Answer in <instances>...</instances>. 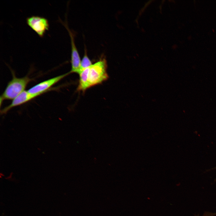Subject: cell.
Wrapping results in <instances>:
<instances>
[{"label": "cell", "instance_id": "obj_3", "mask_svg": "<svg viewBox=\"0 0 216 216\" xmlns=\"http://www.w3.org/2000/svg\"><path fill=\"white\" fill-rule=\"evenodd\" d=\"M26 20L28 26L40 37H43L46 32L49 30V22L45 17L33 16L27 17Z\"/></svg>", "mask_w": 216, "mask_h": 216}, {"label": "cell", "instance_id": "obj_9", "mask_svg": "<svg viewBox=\"0 0 216 216\" xmlns=\"http://www.w3.org/2000/svg\"><path fill=\"white\" fill-rule=\"evenodd\" d=\"M216 215V213H214V214H209V213H206L204 214V216H214L215 215Z\"/></svg>", "mask_w": 216, "mask_h": 216}, {"label": "cell", "instance_id": "obj_8", "mask_svg": "<svg viewBox=\"0 0 216 216\" xmlns=\"http://www.w3.org/2000/svg\"><path fill=\"white\" fill-rule=\"evenodd\" d=\"M84 50V55L81 60L80 73L92 64L91 61L88 56L87 51L85 48Z\"/></svg>", "mask_w": 216, "mask_h": 216}, {"label": "cell", "instance_id": "obj_2", "mask_svg": "<svg viewBox=\"0 0 216 216\" xmlns=\"http://www.w3.org/2000/svg\"><path fill=\"white\" fill-rule=\"evenodd\" d=\"M107 67L106 60L102 58L89 67L88 77L90 87L100 84L108 79Z\"/></svg>", "mask_w": 216, "mask_h": 216}, {"label": "cell", "instance_id": "obj_6", "mask_svg": "<svg viewBox=\"0 0 216 216\" xmlns=\"http://www.w3.org/2000/svg\"><path fill=\"white\" fill-rule=\"evenodd\" d=\"M40 95L38 94L30 93L28 91H24L13 99L9 105L1 110V113L5 114L12 108L27 102Z\"/></svg>", "mask_w": 216, "mask_h": 216}, {"label": "cell", "instance_id": "obj_4", "mask_svg": "<svg viewBox=\"0 0 216 216\" xmlns=\"http://www.w3.org/2000/svg\"><path fill=\"white\" fill-rule=\"evenodd\" d=\"M70 73L69 72L43 81L32 87L28 91L30 93L41 95L48 92L50 89H51L52 86Z\"/></svg>", "mask_w": 216, "mask_h": 216}, {"label": "cell", "instance_id": "obj_7", "mask_svg": "<svg viewBox=\"0 0 216 216\" xmlns=\"http://www.w3.org/2000/svg\"><path fill=\"white\" fill-rule=\"evenodd\" d=\"M89 67L85 69L79 74L80 80L77 88V90L78 91L84 92L87 89L90 88L88 77Z\"/></svg>", "mask_w": 216, "mask_h": 216}, {"label": "cell", "instance_id": "obj_1", "mask_svg": "<svg viewBox=\"0 0 216 216\" xmlns=\"http://www.w3.org/2000/svg\"><path fill=\"white\" fill-rule=\"evenodd\" d=\"M13 78L1 96V101L4 100H13L25 91L28 83L32 80L28 76L16 77L12 74Z\"/></svg>", "mask_w": 216, "mask_h": 216}, {"label": "cell", "instance_id": "obj_5", "mask_svg": "<svg viewBox=\"0 0 216 216\" xmlns=\"http://www.w3.org/2000/svg\"><path fill=\"white\" fill-rule=\"evenodd\" d=\"M62 23L68 30L70 38L71 47V69L70 72V73H76L79 74L80 72L81 60L75 45L74 35L69 28L67 23L62 22Z\"/></svg>", "mask_w": 216, "mask_h": 216}]
</instances>
